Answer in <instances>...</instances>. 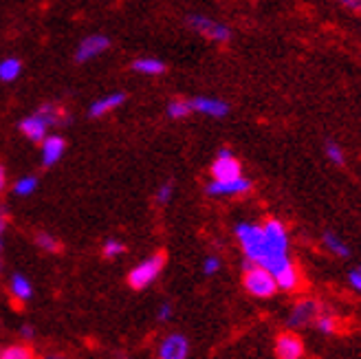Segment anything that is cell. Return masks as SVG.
I'll return each instance as SVG.
<instances>
[{
    "label": "cell",
    "mask_w": 361,
    "mask_h": 359,
    "mask_svg": "<svg viewBox=\"0 0 361 359\" xmlns=\"http://www.w3.org/2000/svg\"><path fill=\"white\" fill-rule=\"evenodd\" d=\"M49 128L51 126L44 121V117L35 111L33 115H29V117H25L23 121H20V133L29 139V141H33V143H42V139L49 135Z\"/></svg>",
    "instance_id": "14"
},
{
    "label": "cell",
    "mask_w": 361,
    "mask_h": 359,
    "mask_svg": "<svg viewBox=\"0 0 361 359\" xmlns=\"http://www.w3.org/2000/svg\"><path fill=\"white\" fill-rule=\"evenodd\" d=\"M20 337L25 339V342H31V339H35V331H33V327L25 324V327L20 329Z\"/></svg>",
    "instance_id": "34"
},
{
    "label": "cell",
    "mask_w": 361,
    "mask_h": 359,
    "mask_svg": "<svg viewBox=\"0 0 361 359\" xmlns=\"http://www.w3.org/2000/svg\"><path fill=\"white\" fill-rule=\"evenodd\" d=\"M123 251H126V245L121 241H117V238H108L104 243V247H102L104 258H117V256L123 254Z\"/></svg>",
    "instance_id": "27"
},
{
    "label": "cell",
    "mask_w": 361,
    "mask_h": 359,
    "mask_svg": "<svg viewBox=\"0 0 361 359\" xmlns=\"http://www.w3.org/2000/svg\"><path fill=\"white\" fill-rule=\"evenodd\" d=\"M35 245H38L42 251H49V254H56V251H60L58 238L47 234V231H40V234H35Z\"/></svg>",
    "instance_id": "26"
},
{
    "label": "cell",
    "mask_w": 361,
    "mask_h": 359,
    "mask_svg": "<svg viewBox=\"0 0 361 359\" xmlns=\"http://www.w3.org/2000/svg\"><path fill=\"white\" fill-rule=\"evenodd\" d=\"M64 150H66L64 137H60V135H47L42 139V166L44 168H53L64 157Z\"/></svg>",
    "instance_id": "13"
},
{
    "label": "cell",
    "mask_w": 361,
    "mask_h": 359,
    "mask_svg": "<svg viewBox=\"0 0 361 359\" xmlns=\"http://www.w3.org/2000/svg\"><path fill=\"white\" fill-rule=\"evenodd\" d=\"M111 49V40H108V35L104 33H93V35H86V38L78 44L75 49V62L80 64H86L90 60L99 58L102 53H106Z\"/></svg>",
    "instance_id": "7"
},
{
    "label": "cell",
    "mask_w": 361,
    "mask_h": 359,
    "mask_svg": "<svg viewBox=\"0 0 361 359\" xmlns=\"http://www.w3.org/2000/svg\"><path fill=\"white\" fill-rule=\"evenodd\" d=\"M205 192L209 196H243L247 192H251V181L240 174L236 178H227V181H216V178H212V181L205 185Z\"/></svg>",
    "instance_id": "8"
},
{
    "label": "cell",
    "mask_w": 361,
    "mask_h": 359,
    "mask_svg": "<svg viewBox=\"0 0 361 359\" xmlns=\"http://www.w3.org/2000/svg\"><path fill=\"white\" fill-rule=\"evenodd\" d=\"M324 152H326V159L331 161V164H335V166H344L346 157H344V150H341V148L337 146V143L329 141V143H326V148H324Z\"/></svg>",
    "instance_id": "28"
},
{
    "label": "cell",
    "mask_w": 361,
    "mask_h": 359,
    "mask_svg": "<svg viewBox=\"0 0 361 359\" xmlns=\"http://www.w3.org/2000/svg\"><path fill=\"white\" fill-rule=\"evenodd\" d=\"M190 104H192L194 113H201V115H207L214 119H221V117L229 115V104L219 97H194V99H190Z\"/></svg>",
    "instance_id": "12"
},
{
    "label": "cell",
    "mask_w": 361,
    "mask_h": 359,
    "mask_svg": "<svg viewBox=\"0 0 361 359\" xmlns=\"http://www.w3.org/2000/svg\"><path fill=\"white\" fill-rule=\"evenodd\" d=\"M0 359H33V351L29 346L16 344V346H7L0 351Z\"/></svg>",
    "instance_id": "25"
},
{
    "label": "cell",
    "mask_w": 361,
    "mask_h": 359,
    "mask_svg": "<svg viewBox=\"0 0 361 359\" xmlns=\"http://www.w3.org/2000/svg\"><path fill=\"white\" fill-rule=\"evenodd\" d=\"M221 272V258L219 256H207L203 260V274L205 276H214Z\"/></svg>",
    "instance_id": "30"
},
{
    "label": "cell",
    "mask_w": 361,
    "mask_h": 359,
    "mask_svg": "<svg viewBox=\"0 0 361 359\" xmlns=\"http://www.w3.org/2000/svg\"><path fill=\"white\" fill-rule=\"evenodd\" d=\"M348 284L353 286L355 291L361 293V264H357L355 269H350V272H348Z\"/></svg>",
    "instance_id": "32"
},
{
    "label": "cell",
    "mask_w": 361,
    "mask_h": 359,
    "mask_svg": "<svg viewBox=\"0 0 361 359\" xmlns=\"http://www.w3.org/2000/svg\"><path fill=\"white\" fill-rule=\"evenodd\" d=\"M40 181H38V176H33V174H27V176H20L18 181L11 185L13 194L16 196H31L35 190H38Z\"/></svg>",
    "instance_id": "23"
},
{
    "label": "cell",
    "mask_w": 361,
    "mask_h": 359,
    "mask_svg": "<svg viewBox=\"0 0 361 359\" xmlns=\"http://www.w3.org/2000/svg\"><path fill=\"white\" fill-rule=\"evenodd\" d=\"M5 188H7V170L3 164H0V194L5 192Z\"/></svg>",
    "instance_id": "36"
},
{
    "label": "cell",
    "mask_w": 361,
    "mask_h": 359,
    "mask_svg": "<svg viewBox=\"0 0 361 359\" xmlns=\"http://www.w3.org/2000/svg\"><path fill=\"white\" fill-rule=\"evenodd\" d=\"M319 311H322L319 302H315V300H300V302H295V307L291 309V313H288L286 324L293 327V329L313 324L315 317L319 315Z\"/></svg>",
    "instance_id": "9"
},
{
    "label": "cell",
    "mask_w": 361,
    "mask_h": 359,
    "mask_svg": "<svg viewBox=\"0 0 361 359\" xmlns=\"http://www.w3.org/2000/svg\"><path fill=\"white\" fill-rule=\"evenodd\" d=\"M159 359H188L190 355V342L185 335L180 333H170L161 339L159 351H157Z\"/></svg>",
    "instance_id": "10"
},
{
    "label": "cell",
    "mask_w": 361,
    "mask_h": 359,
    "mask_svg": "<svg viewBox=\"0 0 361 359\" xmlns=\"http://www.w3.org/2000/svg\"><path fill=\"white\" fill-rule=\"evenodd\" d=\"M337 3H341L344 7L353 9V11H359L361 13V0H337Z\"/></svg>",
    "instance_id": "35"
},
{
    "label": "cell",
    "mask_w": 361,
    "mask_h": 359,
    "mask_svg": "<svg viewBox=\"0 0 361 359\" xmlns=\"http://www.w3.org/2000/svg\"><path fill=\"white\" fill-rule=\"evenodd\" d=\"M164 264H166V256L164 254H154L146 260H141L137 267L130 269L128 274V284L133 286L135 291H143L161 276L164 272Z\"/></svg>",
    "instance_id": "4"
},
{
    "label": "cell",
    "mask_w": 361,
    "mask_h": 359,
    "mask_svg": "<svg viewBox=\"0 0 361 359\" xmlns=\"http://www.w3.org/2000/svg\"><path fill=\"white\" fill-rule=\"evenodd\" d=\"M9 291L18 302H29L33 298V284L29 282L27 276L23 274H13L9 282Z\"/></svg>",
    "instance_id": "17"
},
{
    "label": "cell",
    "mask_w": 361,
    "mask_h": 359,
    "mask_svg": "<svg viewBox=\"0 0 361 359\" xmlns=\"http://www.w3.org/2000/svg\"><path fill=\"white\" fill-rule=\"evenodd\" d=\"M243 174V166L229 148H221L216 152V159L212 164V178L216 181H227V178H236Z\"/></svg>",
    "instance_id": "6"
},
{
    "label": "cell",
    "mask_w": 361,
    "mask_h": 359,
    "mask_svg": "<svg viewBox=\"0 0 361 359\" xmlns=\"http://www.w3.org/2000/svg\"><path fill=\"white\" fill-rule=\"evenodd\" d=\"M243 274H245L243 276V284H245L247 293H251L254 298H271V296H276L278 282H276L274 274H271L267 267L245 260Z\"/></svg>",
    "instance_id": "3"
},
{
    "label": "cell",
    "mask_w": 361,
    "mask_h": 359,
    "mask_svg": "<svg viewBox=\"0 0 361 359\" xmlns=\"http://www.w3.org/2000/svg\"><path fill=\"white\" fill-rule=\"evenodd\" d=\"M172 194H174V183L172 181H166V183H161L157 188V194H154V199L159 205H168L172 201Z\"/></svg>",
    "instance_id": "29"
},
{
    "label": "cell",
    "mask_w": 361,
    "mask_h": 359,
    "mask_svg": "<svg viewBox=\"0 0 361 359\" xmlns=\"http://www.w3.org/2000/svg\"><path fill=\"white\" fill-rule=\"evenodd\" d=\"M304 355V342L302 337L293 331L280 333L276 339V357L278 359H302Z\"/></svg>",
    "instance_id": "11"
},
{
    "label": "cell",
    "mask_w": 361,
    "mask_h": 359,
    "mask_svg": "<svg viewBox=\"0 0 361 359\" xmlns=\"http://www.w3.org/2000/svg\"><path fill=\"white\" fill-rule=\"evenodd\" d=\"M262 231H264L267 251L260 264L267 267L271 274H276L284 264L291 262V256H288V247H291L288 231H286V225L278 219H267L262 223Z\"/></svg>",
    "instance_id": "1"
},
{
    "label": "cell",
    "mask_w": 361,
    "mask_h": 359,
    "mask_svg": "<svg viewBox=\"0 0 361 359\" xmlns=\"http://www.w3.org/2000/svg\"><path fill=\"white\" fill-rule=\"evenodd\" d=\"M133 71L141 75H161L166 71V62L159 58H137L133 62Z\"/></svg>",
    "instance_id": "18"
},
{
    "label": "cell",
    "mask_w": 361,
    "mask_h": 359,
    "mask_svg": "<svg viewBox=\"0 0 361 359\" xmlns=\"http://www.w3.org/2000/svg\"><path fill=\"white\" fill-rule=\"evenodd\" d=\"M166 111H168V117L170 119H185L190 113H194L190 99H172V102H168V109Z\"/></svg>",
    "instance_id": "24"
},
{
    "label": "cell",
    "mask_w": 361,
    "mask_h": 359,
    "mask_svg": "<svg viewBox=\"0 0 361 359\" xmlns=\"http://www.w3.org/2000/svg\"><path fill=\"white\" fill-rule=\"evenodd\" d=\"M322 243H324V247H326L333 256H339V258H348V256H350L348 245H346L344 241H341L337 234H333V231H324Z\"/></svg>",
    "instance_id": "19"
},
{
    "label": "cell",
    "mask_w": 361,
    "mask_h": 359,
    "mask_svg": "<svg viewBox=\"0 0 361 359\" xmlns=\"http://www.w3.org/2000/svg\"><path fill=\"white\" fill-rule=\"evenodd\" d=\"M315 329L319 331V333H326V335H333L337 329H339V320H337V315H333L331 311H326V309H322L319 311V315L315 317Z\"/></svg>",
    "instance_id": "22"
},
{
    "label": "cell",
    "mask_w": 361,
    "mask_h": 359,
    "mask_svg": "<svg viewBox=\"0 0 361 359\" xmlns=\"http://www.w3.org/2000/svg\"><path fill=\"white\" fill-rule=\"evenodd\" d=\"M44 359H66L64 355H47Z\"/></svg>",
    "instance_id": "37"
},
{
    "label": "cell",
    "mask_w": 361,
    "mask_h": 359,
    "mask_svg": "<svg viewBox=\"0 0 361 359\" xmlns=\"http://www.w3.org/2000/svg\"><path fill=\"white\" fill-rule=\"evenodd\" d=\"M23 73V62L18 58L0 60V82H13Z\"/></svg>",
    "instance_id": "20"
},
{
    "label": "cell",
    "mask_w": 361,
    "mask_h": 359,
    "mask_svg": "<svg viewBox=\"0 0 361 359\" xmlns=\"http://www.w3.org/2000/svg\"><path fill=\"white\" fill-rule=\"evenodd\" d=\"M123 102H126V93H108V95L95 99L93 104L88 106V117H93V119L104 117V115H108V113L117 111Z\"/></svg>",
    "instance_id": "15"
},
{
    "label": "cell",
    "mask_w": 361,
    "mask_h": 359,
    "mask_svg": "<svg viewBox=\"0 0 361 359\" xmlns=\"http://www.w3.org/2000/svg\"><path fill=\"white\" fill-rule=\"evenodd\" d=\"M157 320L159 322H170L172 320V304L170 302H164L159 307V311H157Z\"/></svg>",
    "instance_id": "33"
},
{
    "label": "cell",
    "mask_w": 361,
    "mask_h": 359,
    "mask_svg": "<svg viewBox=\"0 0 361 359\" xmlns=\"http://www.w3.org/2000/svg\"><path fill=\"white\" fill-rule=\"evenodd\" d=\"M188 25L190 29H194L196 33H201L203 38L212 40V42H229L231 40V29L223 23H216L207 16H201V13H192L188 16Z\"/></svg>",
    "instance_id": "5"
},
{
    "label": "cell",
    "mask_w": 361,
    "mask_h": 359,
    "mask_svg": "<svg viewBox=\"0 0 361 359\" xmlns=\"http://www.w3.org/2000/svg\"><path fill=\"white\" fill-rule=\"evenodd\" d=\"M38 113L44 117V121L49 126H64L68 121V115L60 109V106H56V104H44V106H40Z\"/></svg>",
    "instance_id": "21"
},
{
    "label": "cell",
    "mask_w": 361,
    "mask_h": 359,
    "mask_svg": "<svg viewBox=\"0 0 361 359\" xmlns=\"http://www.w3.org/2000/svg\"><path fill=\"white\" fill-rule=\"evenodd\" d=\"M233 234H236V238H238V245H240L243 254H245V260L260 264L262 258H264V251H267L262 225L243 221V223L236 225V229H233Z\"/></svg>",
    "instance_id": "2"
},
{
    "label": "cell",
    "mask_w": 361,
    "mask_h": 359,
    "mask_svg": "<svg viewBox=\"0 0 361 359\" xmlns=\"http://www.w3.org/2000/svg\"><path fill=\"white\" fill-rule=\"evenodd\" d=\"M276 282H278V291H298L300 284H302V276H300V269L295 267V262L291 260L288 264H284L280 272L274 274Z\"/></svg>",
    "instance_id": "16"
},
{
    "label": "cell",
    "mask_w": 361,
    "mask_h": 359,
    "mask_svg": "<svg viewBox=\"0 0 361 359\" xmlns=\"http://www.w3.org/2000/svg\"><path fill=\"white\" fill-rule=\"evenodd\" d=\"M5 231H7V209L0 207V267H3V249H5Z\"/></svg>",
    "instance_id": "31"
}]
</instances>
